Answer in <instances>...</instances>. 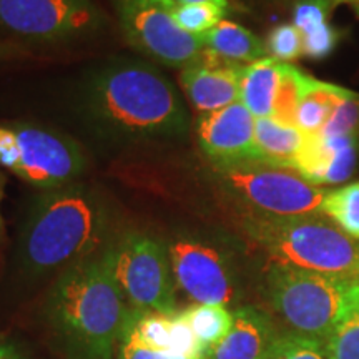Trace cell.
Returning a JSON list of instances; mask_svg holds the SVG:
<instances>
[{
  "label": "cell",
  "mask_w": 359,
  "mask_h": 359,
  "mask_svg": "<svg viewBox=\"0 0 359 359\" xmlns=\"http://www.w3.org/2000/svg\"><path fill=\"white\" fill-rule=\"evenodd\" d=\"M80 109L100 138L145 143L185 137L190 115L175 85L155 65L114 58L90 72Z\"/></svg>",
  "instance_id": "obj_1"
},
{
  "label": "cell",
  "mask_w": 359,
  "mask_h": 359,
  "mask_svg": "<svg viewBox=\"0 0 359 359\" xmlns=\"http://www.w3.org/2000/svg\"><path fill=\"white\" fill-rule=\"evenodd\" d=\"M111 226L105 196L87 183L40 190L27 208L15 263L29 280L58 276L74 264L102 253Z\"/></svg>",
  "instance_id": "obj_2"
},
{
  "label": "cell",
  "mask_w": 359,
  "mask_h": 359,
  "mask_svg": "<svg viewBox=\"0 0 359 359\" xmlns=\"http://www.w3.org/2000/svg\"><path fill=\"white\" fill-rule=\"evenodd\" d=\"M132 311L111 268L110 245L53 281L45 320L69 359H114Z\"/></svg>",
  "instance_id": "obj_3"
},
{
  "label": "cell",
  "mask_w": 359,
  "mask_h": 359,
  "mask_svg": "<svg viewBox=\"0 0 359 359\" xmlns=\"http://www.w3.org/2000/svg\"><path fill=\"white\" fill-rule=\"evenodd\" d=\"M243 235L269 263L309 269L359 281V240L348 236L321 215L268 217L245 213Z\"/></svg>",
  "instance_id": "obj_4"
},
{
  "label": "cell",
  "mask_w": 359,
  "mask_h": 359,
  "mask_svg": "<svg viewBox=\"0 0 359 359\" xmlns=\"http://www.w3.org/2000/svg\"><path fill=\"white\" fill-rule=\"evenodd\" d=\"M266 311L290 334L326 343L359 304V281L269 263L263 276Z\"/></svg>",
  "instance_id": "obj_5"
},
{
  "label": "cell",
  "mask_w": 359,
  "mask_h": 359,
  "mask_svg": "<svg viewBox=\"0 0 359 359\" xmlns=\"http://www.w3.org/2000/svg\"><path fill=\"white\" fill-rule=\"evenodd\" d=\"M0 167L39 190H52L79 182L87 156L77 142L53 128L0 122Z\"/></svg>",
  "instance_id": "obj_6"
},
{
  "label": "cell",
  "mask_w": 359,
  "mask_h": 359,
  "mask_svg": "<svg viewBox=\"0 0 359 359\" xmlns=\"http://www.w3.org/2000/svg\"><path fill=\"white\" fill-rule=\"evenodd\" d=\"M215 172L222 191L245 208V213L268 217L323 215L321 205L327 191L311 185L293 170L246 161L215 168Z\"/></svg>",
  "instance_id": "obj_7"
},
{
  "label": "cell",
  "mask_w": 359,
  "mask_h": 359,
  "mask_svg": "<svg viewBox=\"0 0 359 359\" xmlns=\"http://www.w3.org/2000/svg\"><path fill=\"white\" fill-rule=\"evenodd\" d=\"M115 280L130 306L177 313V283L167 241L145 231H127L110 243Z\"/></svg>",
  "instance_id": "obj_8"
},
{
  "label": "cell",
  "mask_w": 359,
  "mask_h": 359,
  "mask_svg": "<svg viewBox=\"0 0 359 359\" xmlns=\"http://www.w3.org/2000/svg\"><path fill=\"white\" fill-rule=\"evenodd\" d=\"M167 245L177 290L191 304L228 308L240 302L241 286L235 262L222 245L190 231L177 233Z\"/></svg>",
  "instance_id": "obj_9"
},
{
  "label": "cell",
  "mask_w": 359,
  "mask_h": 359,
  "mask_svg": "<svg viewBox=\"0 0 359 359\" xmlns=\"http://www.w3.org/2000/svg\"><path fill=\"white\" fill-rule=\"evenodd\" d=\"M120 29L135 50L156 64L185 69L205 50L203 37L175 24V0H111Z\"/></svg>",
  "instance_id": "obj_10"
},
{
  "label": "cell",
  "mask_w": 359,
  "mask_h": 359,
  "mask_svg": "<svg viewBox=\"0 0 359 359\" xmlns=\"http://www.w3.org/2000/svg\"><path fill=\"white\" fill-rule=\"evenodd\" d=\"M103 24L105 15L93 0H0V30L30 42H70Z\"/></svg>",
  "instance_id": "obj_11"
},
{
  "label": "cell",
  "mask_w": 359,
  "mask_h": 359,
  "mask_svg": "<svg viewBox=\"0 0 359 359\" xmlns=\"http://www.w3.org/2000/svg\"><path fill=\"white\" fill-rule=\"evenodd\" d=\"M255 120L241 102L200 115L196 122L198 145L215 168L258 161Z\"/></svg>",
  "instance_id": "obj_12"
},
{
  "label": "cell",
  "mask_w": 359,
  "mask_h": 359,
  "mask_svg": "<svg viewBox=\"0 0 359 359\" xmlns=\"http://www.w3.org/2000/svg\"><path fill=\"white\" fill-rule=\"evenodd\" d=\"M288 334L266 309L245 304L233 309L230 333L206 359H271Z\"/></svg>",
  "instance_id": "obj_13"
},
{
  "label": "cell",
  "mask_w": 359,
  "mask_h": 359,
  "mask_svg": "<svg viewBox=\"0 0 359 359\" xmlns=\"http://www.w3.org/2000/svg\"><path fill=\"white\" fill-rule=\"evenodd\" d=\"M245 65L215 55L208 48L193 64L182 69L183 92L200 114H208L240 100V85Z\"/></svg>",
  "instance_id": "obj_14"
},
{
  "label": "cell",
  "mask_w": 359,
  "mask_h": 359,
  "mask_svg": "<svg viewBox=\"0 0 359 359\" xmlns=\"http://www.w3.org/2000/svg\"><path fill=\"white\" fill-rule=\"evenodd\" d=\"M330 0H298L293 11V24L303 39V55L323 60L334 52L339 32L327 22Z\"/></svg>",
  "instance_id": "obj_15"
},
{
  "label": "cell",
  "mask_w": 359,
  "mask_h": 359,
  "mask_svg": "<svg viewBox=\"0 0 359 359\" xmlns=\"http://www.w3.org/2000/svg\"><path fill=\"white\" fill-rule=\"evenodd\" d=\"M306 133L296 127L276 122L271 116L255 120V147L258 161L278 168H293Z\"/></svg>",
  "instance_id": "obj_16"
},
{
  "label": "cell",
  "mask_w": 359,
  "mask_h": 359,
  "mask_svg": "<svg viewBox=\"0 0 359 359\" xmlns=\"http://www.w3.org/2000/svg\"><path fill=\"white\" fill-rule=\"evenodd\" d=\"M281 72L283 64L273 60L271 57L259 58L253 64L245 65L240 85V102L255 118L271 116Z\"/></svg>",
  "instance_id": "obj_17"
},
{
  "label": "cell",
  "mask_w": 359,
  "mask_h": 359,
  "mask_svg": "<svg viewBox=\"0 0 359 359\" xmlns=\"http://www.w3.org/2000/svg\"><path fill=\"white\" fill-rule=\"evenodd\" d=\"M201 37L205 48L233 64L250 65L259 58H264L268 53L266 43L262 39L243 25L230 20H222Z\"/></svg>",
  "instance_id": "obj_18"
},
{
  "label": "cell",
  "mask_w": 359,
  "mask_h": 359,
  "mask_svg": "<svg viewBox=\"0 0 359 359\" xmlns=\"http://www.w3.org/2000/svg\"><path fill=\"white\" fill-rule=\"evenodd\" d=\"M351 90L339 85L321 82L306 75L298 109V128L306 135L320 133L336 107L351 95Z\"/></svg>",
  "instance_id": "obj_19"
},
{
  "label": "cell",
  "mask_w": 359,
  "mask_h": 359,
  "mask_svg": "<svg viewBox=\"0 0 359 359\" xmlns=\"http://www.w3.org/2000/svg\"><path fill=\"white\" fill-rule=\"evenodd\" d=\"M182 313L206 354L226 338L233 326V311L222 304H190Z\"/></svg>",
  "instance_id": "obj_20"
},
{
  "label": "cell",
  "mask_w": 359,
  "mask_h": 359,
  "mask_svg": "<svg viewBox=\"0 0 359 359\" xmlns=\"http://www.w3.org/2000/svg\"><path fill=\"white\" fill-rule=\"evenodd\" d=\"M321 213L348 236L359 240V182L327 191Z\"/></svg>",
  "instance_id": "obj_21"
},
{
  "label": "cell",
  "mask_w": 359,
  "mask_h": 359,
  "mask_svg": "<svg viewBox=\"0 0 359 359\" xmlns=\"http://www.w3.org/2000/svg\"><path fill=\"white\" fill-rule=\"evenodd\" d=\"M306 74L291 64H283L281 80L273 103L271 118L288 127L298 128V109Z\"/></svg>",
  "instance_id": "obj_22"
},
{
  "label": "cell",
  "mask_w": 359,
  "mask_h": 359,
  "mask_svg": "<svg viewBox=\"0 0 359 359\" xmlns=\"http://www.w3.org/2000/svg\"><path fill=\"white\" fill-rule=\"evenodd\" d=\"M228 7L218 4H173L172 17L187 34L201 37L223 20Z\"/></svg>",
  "instance_id": "obj_23"
},
{
  "label": "cell",
  "mask_w": 359,
  "mask_h": 359,
  "mask_svg": "<svg viewBox=\"0 0 359 359\" xmlns=\"http://www.w3.org/2000/svg\"><path fill=\"white\" fill-rule=\"evenodd\" d=\"M326 140L330 143V163H327L325 185L346 182L351 178L358 165L359 135L326 138Z\"/></svg>",
  "instance_id": "obj_24"
},
{
  "label": "cell",
  "mask_w": 359,
  "mask_h": 359,
  "mask_svg": "<svg viewBox=\"0 0 359 359\" xmlns=\"http://www.w3.org/2000/svg\"><path fill=\"white\" fill-rule=\"evenodd\" d=\"M326 348L330 359H359V304L334 327Z\"/></svg>",
  "instance_id": "obj_25"
},
{
  "label": "cell",
  "mask_w": 359,
  "mask_h": 359,
  "mask_svg": "<svg viewBox=\"0 0 359 359\" xmlns=\"http://www.w3.org/2000/svg\"><path fill=\"white\" fill-rule=\"evenodd\" d=\"M266 52L280 64H291L303 55V39L293 22L276 25L266 39Z\"/></svg>",
  "instance_id": "obj_26"
},
{
  "label": "cell",
  "mask_w": 359,
  "mask_h": 359,
  "mask_svg": "<svg viewBox=\"0 0 359 359\" xmlns=\"http://www.w3.org/2000/svg\"><path fill=\"white\" fill-rule=\"evenodd\" d=\"M320 135L326 138L359 135V93L353 92L346 100L336 107L334 114L327 120Z\"/></svg>",
  "instance_id": "obj_27"
},
{
  "label": "cell",
  "mask_w": 359,
  "mask_h": 359,
  "mask_svg": "<svg viewBox=\"0 0 359 359\" xmlns=\"http://www.w3.org/2000/svg\"><path fill=\"white\" fill-rule=\"evenodd\" d=\"M271 359H330V353L323 341L288 334Z\"/></svg>",
  "instance_id": "obj_28"
},
{
  "label": "cell",
  "mask_w": 359,
  "mask_h": 359,
  "mask_svg": "<svg viewBox=\"0 0 359 359\" xmlns=\"http://www.w3.org/2000/svg\"><path fill=\"white\" fill-rule=\"evenodd\" d=\"M118 359H203V358H187L178 356L170 351H163V349H154L143 346V344L137 343V341L123 338L120 339L118 346Z\"/></svg>",
  "instance_id": "obj_29"
},
{
  "label": "cell",
  "mask_w": 359,
  "mask_h": 359,
  "mask_svg": "<svg viewBox=\"0 0 359 359\" xmlns=\"http://www.w3.org/2000/svg\"><path fill=\"white\" fill-rule=\"evenodd\" d=\"M0 359H34L12 341H0Z\"/></svg>",
  "instance_id": "obj_30"
},
{
  "label": "cell",
  "mask_w": 359,
  "mask_h": 359,
  "mask_svg": "<svg viewBox=\"0 0 359 359\" xmlns=\"http://www.w3.org/2000/svg\"><path fill=\"white\" fill-rule=\"evenodd\" d=\"M24 55V50L19 43L11 42V40H0V62L11 60V58H17Z\"/></svg>",
  "instance_id": "obj_31"
},
{
  "label": "cell",
  "mask_w": 359,
  "mask_h": 359,
  "mask_svg": "<svg viewBox=\"0 0 359 359\" xmlns=\"http://www.w3.org/2000/svg\"><path fill=\"white\" fill-rule=\"evenodd\" d=\"M6 185H7V177L6 173L0 170V203H2L4 193H6ZM2 235H4V219H2V215H0V236Z\"/></svg>",
  "instance_id": "obj_32"
},
{
  "label": "cell",
  "mask_w": 359,
  "mask_h": 359,
  "mask_svg": "<svg viewBox=\"0 0 359 359\" xmlns=\"http://www.w3.org/2000/svg\"><path fill=\"white\" fill-rule=\"evenodd\" d=\"M177 4H218V6L228 7V0H175Z\"/></svg>",
  "instance_id": "obj_33"
},
{
  "label": "cell",
  "mask_w": 359,
  "mask_h": 359,
  "mask_svg": "<svg viewBox=\"0 0 359 359\" xmlns=\"http://www.w3.org/2000/svg\"><path fill=\"white\" fill-rule=\"evenodd\" d=\"M339 2H344L348 4V6H351L354 8V12L359 15V0H339Z\"/></svg>",
  "instance_id": "obj_34"
}]
</instances>
